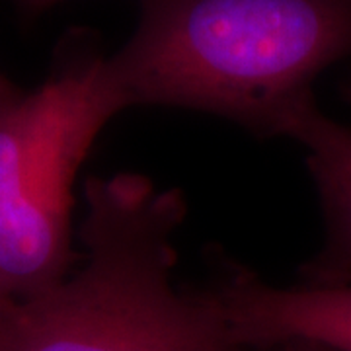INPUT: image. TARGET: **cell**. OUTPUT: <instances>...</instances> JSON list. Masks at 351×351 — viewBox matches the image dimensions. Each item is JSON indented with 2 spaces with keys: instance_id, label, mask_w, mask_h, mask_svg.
<instances>
[{
  "instance_id": "cell-5",
  "label": "cell",
  "mask_w": 351,
  "mask_h": 351,
  "mask_svg": "<svg viewBox=\"0 0 351 351\" xmlns=\"http://www.w3.org/2000/svg\"><path fill=\"white\" fill-rule=\"evenodd\" d=\"M279 135L304 147L326 223L322 248L301 267L302 283H351V129L326 115L311 96L285 115Z\"/></svg>"
},
{
  "instance_id": "cell-4",
  "label": "cell",
  "mask_w": 351,
  "mask_h": 351,
  "mask_svg": "<svg viewBox=\"0 0 351 351\" xmlns=\"http://www.w3.org/2000/svg\"><path fill=\"white\" fill-rule=\"evenodd\" d=\"M203 297L232 348L313 343L351 351V283L276 287L246 269H230Z\"/></svg>"
},
{
  "instance_id": "cell-10",
  "label": "cell",
  "mask_w": 351,
  "mask_h": 351,
  "mask_svg": "<svg viewBox=\"0 0 351 351\" xmlns=\"http://www.w3.org/2000/svg\"><path fill=\"white\" fill-rule=\"evenodd\" d=\"M225 351H240L239 348H228V350ZM265 351H291V348L289 346H279V348H271V350H265Z\"/></svg>"
},
{
  "instance_id": "cell-1",
  "label": "cell",
  "mask_w": 351,
  "mask_h": 351,
  "mask_svg": "<svg viewBox=\"0 0 351 351\" xmlns=\"http://www.w3.org/2000/svg\"><path fill=\"white\" fill-rule=\"evenodd\" d=\"M351 57V0H138L108 64L129 108H184L277 137L332 64Z\"/></svg>"
},
{
  "instance_id": "cell-9",
  "label": "cell",
  "mask_w": 351,
  "mask_h": 351,
  "mask_svg": "<svg viewBox=\"0 0 351 351\" xmlns=\"http://www.w3.org/2000/svg\"><path fill=\"white\" fill-rule=\"evenodd\" d=\"M341 96L346 98L348 104H351V78L346 82V84H343V86H341Z\"/></svg>"
},
{
  "instance_id": "cell-7",
  "label": "cell",
  "mask_w": 351,
  "mask_h": 351,
  "mask_svg": "<svg viewBox=\"0 0 351 351\" xmlns=\"http://www.w3.org/2000/svg\"><path fill=\"white\" fill-rule=\"evenodd\" d=\"M18 2H20V6L24 8L25 12L39 14L49 10L51 6H55V4H59L63 0H18Z\"/></svg>"
},
{
  "instance_id": "cell-2",
  "label": "cell",
  "mask_w": 351,
  "mask_h": 351,
  "mask_svg": "<svg viewBox=\"0 0 351 351\" xmlns=\"http://www.w3.org/2000/svg\"><path fill=\"white\" fill-rule=\"evenodd\" d=\"M75 274L0 311V351H225L203 297L174 285L180 189L141 174L90 178Z\"/></svg>"
},
{
  "instance_id": "cell-8",
  "label": "cell",
  "mask_w": 351,
  "mask_h": 351,
  "mask_svg": "<svg viewBox=\"0 0 351 351\" xmlns=\"http://www.w3.org/2000/svg\"><path fill=\"white\" fill-rule=\"evenodd\" d=\"M291 351H330L320 348V346H313V343H287Z\"/></svg>"
},
{
  "instance_id": "cell-11",
  "label": "cell",
  "mask_w": 351,
  "mask_h": 351,
  "mask_svg": "<svg viewBox=\"0 0 351 351\" xmlns=\"http://www.w3.org/2000/svg\"><path fill=\"white\" fill-rule=\"evenodd\" d=\"M10 301H12V299H8V297L0 291V311H2V308H4V306H6Z\"/></svg>"
},
{
  "instance_id": "cell-6",
  "label": "cell",
  "mask_w": 351,
  "mask_h": 351,
  "mask_svg": "<svg viewBox=\"0 0 351 351\" xmlns=\"http://www.w3.org/2000/svg\"><path fill=\"white\" fill-rule=\"evenodd\" d=\"M20 94H22V90L16 86L4 73H0V108L6 106L8 101H12L14 98H18Z\"/></svg>"
},
{
  "instance_id": "cell-3",
  "label": "cell",
  "mask_w": 351,
  "mask_h": 351,
  "mask_svg": "<svg viewBox=\"0 0 351 351\" xmlns=\"http://www.w3.org/2000/svg\"><path fill=\"white\" fill-rule=\"evenodd\" d=\"M125 110L108 57L80 45L0 108V291L8 299L53 287L80 260L71 228L76 176Z\"/></svg>"
}]
</instances>
